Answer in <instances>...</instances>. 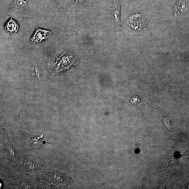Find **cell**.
<instances>
[{
	"label": "cell",
	"instance_id": "8",
	"mask_svg": "<svg viewBox=\"0 0 189 189\" xmlns=\"http://www.w3.org/2000/svg\"><path fill=\"white\" fill-rule=\"evenodd\" d=\"M4 28L5 31L8 34H14L17 33L19 31V25L17 20L11 17L6 21Z\"/></svg>",
	"mask_w": 189,
	"mask_h": 189
},
{
	"label": "cell",
	"instance_id": "5",
	"mask_svg": "<svg viewBox=\"0 0 189 189\" xmlns=\"http://www.w3.org/2000/svg\"><path fill=\"white\" fill-rule=\"evenodd\" d=\"M3 132V145L5 157L11 161L15 160L18 157V152L10 141L8 133L5 129Z\"/></svg>",
	"mask_w": 189,
	"mask_h": 189
},
{
	"label": "cell",
	"instance_id": "1",
	"mask_svg": "<svg viewBox=\"0 0 189 189\" xmlns=\"http://www.w3.org/2000/svg\"><path fill=\"white\" fill-rule=\"evenodd\" d=\"M145 94L138 91L135 89L131 90L129 94L123 96L122 100L131 109L139 111V104L141 102L147 103Z\"/></svg>",
	"mask_w": 189,
	"mask_h": 189
},
{
	"label": "cell",
	"instance_id": "9",
	"mask_svg": "<svg viewBox=\"0 0 189 189\" xmlns=\"http://www.w3.org/2000/svg\"><path fill=\"white\" fill-rule=\"evenodd\" d=\"M156 115H157L160 120L162 121L163 124L165 126L166 129H171L172 126V120L173 118H172L170 116L168 115L156 112L155 113Z\"/></svg>",
	"mask_w": 189,
	"mask_h": 189
},
{
	"label": "cell",
	"instance_id": "11",
	"mask_svg": "<svg viewBox=\"0 0 189 189\" xmlns=\"http://www.w3.org/2000/svg\"><path fill=\"white\" fill-rule=\"evenodd\" d=\"M24 1H29V0H24Z\"/></svg>",
	"mask_w": 189,
	"mask_h": 189
},
{
	"label": "cell",
	"instance_id": "6",
	"mask_svg": "<svg viewBox=\"0 0 189 189\" xmlns=\"http://www.w3.org/2000/svg\"><path fill=\"white\" fill-rule=\"evenodd\" d=\"M53 34L52 31L41 29L37 27L31 38L29 43L32 45L40 44L51 37Z\"/></svg>",
	"mask_w": 189,
	"mask_h": 189
},
{
	"label": "cell",
	"instance_id": "7",
	"mask_svg": "<svg viewBox=\"0 0 189 189\" xmlns=\"http://www.w3.org/2000/svg\"><path fill=\"white\" fill-rule=\"evenodd\" d=\"M172 9L173 14L175 16L179 14H184L188 10V6L184 0H177L173 3Z\"/></svg>",
	"mask_w": 189,
	"mask_h": 189
},
{
	"label": "cell",
	"instance_id": "2",
	"mask_svg": "<svg viewBox=\"0 0 189 189\" xmlns=\"http://www.w3.org/2000/svg\"><path fill=\"white\" fill-rule=\"evenodd\" d=\"M121 0H113L109 13L111 29L118 31L121 27L120 21Z\"/></svg>",
	"mask_w": 189,
	"mask_h": 189
},
{
	"label": "cell",
	"instance_id": "10",
	"mask_svg": "<svg viewBox=\"0 0 189 189\" xmlns=\"http://www.w3.org/2000/svg\"><path fill=\"white\" fill-rule=\"evenodd\" d=\"M76 1L78 3H82L83 2L84 0H76Z\"/></svg>",
	"mask_w": 189,
	"mask_h": 189
},
{
	"label": "cell",
	"instance_id": "4",
	"mask_svg": "<svg viewBox=\"0 0 189 189\" xmlns=\"http://www.w3.org/2000/svg\"><path fill=\"white\" fill-rule=\"evenodd\" d=\"M43 136L42 135H33L25 132L22 133V138L25 143L34 149L44 147L46 144L49 143L42 138Z\"/></svg>",
	"mask_w": 189,
	"mask_h": 189
},
{
	"label": "cell",
	"instance_id": "3",
	"mask_svg": "<svg viewBox=\"0 0 189 189\" xmlns=\"http://www.w3.org/2000/svg\"><path fill=\"white\" fill-rule=\"evenodd\" d=\"M9 14H24L31 15L32 12L28 1L24 0H14L7 10Z\"/></svg>",
	"mask_w": 189,
	"mask_h": 189
}]
</instances>
